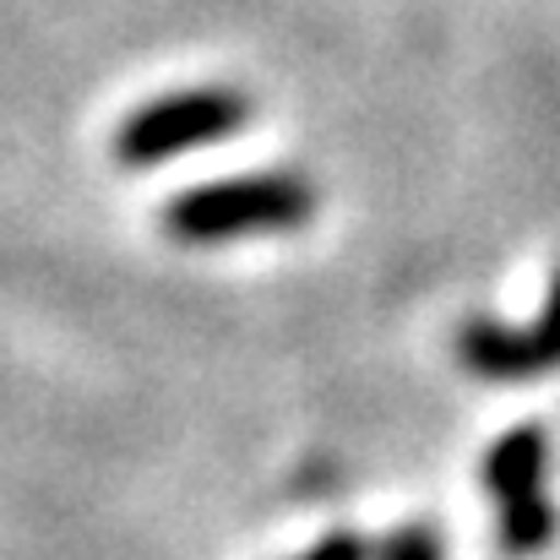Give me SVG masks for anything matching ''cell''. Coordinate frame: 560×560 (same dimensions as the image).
<instances>
[{
	"label": "cell",
	"instance_id": "cell-6",
	"mask_svg": "<svg viewBox=\"0 0 560 560\" xmlns=\"http://www.w3.org/2000/svg\"><path fill=\"white\" fill-rule=\"evenodd\" d=\"M375 560H446V545H441V534L435 528H424V523H413V528H397Z\"/></svg>",
	"mask_w": 560,
	"mask_h": 560
},
{
	"label": "cell",
	"instance_id": "cell-1",
	"mask_svg": "<svg viewBox=\"0 0 560 560\" xmlns=\"http://www.w3.org/2000/svg\"><path fill=\"white\" fill-rule=\"evenodd\" d=\"M322 207L305 175L272 170V175H234L207 180L164 201V234L180 245H229L250 234H294Z\"/></svg>",
	"mask_w": 560,
	"mask_h": 560
},
{
	"label": "cell",
	"instance_id": "cell-3",
	"mask_svg": "<svg viewBox=\"0 0 560 560\" xmlns=\"http://www.w3.org/2000/svg\"><path fill=\"white\" fill-rule=\"evenodd\" d=\"M457 349V365L479 381H539V375L560 371V267L550 278V294H545V311L534 316V327H506V322H490V316H468L452 338Z\"/></svg>",
	"mask_w": 560,
	"mask_h": 560
},
{
	"label": "cell",
	"instance_id": "cell-5",
	"mask_svg": "<svg viewBox=\"0 0 560 560\" xmlns=\"http://www.w3.org/2000/svg\"><path fill=\"white\" fill-rule=\"evenodd\" d=\"M556 539H560V506L550 495H528V501L495 506V545H501V556L512 560L545 556Z\"/></svg>",
	"mask_w": 560,
	"mask_h": 560
},
{
	"label": "cell",
	"instance_id": "cell-4",
	"mask_svg": "<svg viewBox=\"0 0 560 560\" xmlns=\"http://www.w3.org/2000/svg\"><path fill=\"white\" fill-rule=\"evenodd\" d=\"M545 479H550V435L545 424H517L506 430L485 463H479V485L495 506H512V501H528V495H545Z\"/></svg>",
	"mask_w": 560,
	"mask_h": 560
},
{
	"label": "cell",
	"instance_id": "cell-2",
	"mask_svg": "<svg viewBox=\"0 0 560 560\" xmlns=\"http://www.w3.org/2000/svg\"><path fill=\"white\" fill-rule=\"evenodd\" d=\"M245 126H250V98L240 88H180V93H164L120 120L115 164L153 170V164H170L180 153L212 148Z\"/></svg>",
	"mask_w": 560,
	"mask_h": 560
},
{
	"label": "cell",
	"instance_id": "cell-7",
	"mask_svg": "<svg viewBox=\"0 0 560 560\" xmlns=\"http://www.w3.org/2000/svg\"><path fill=\"white\" fill-rule=\"evenodd\" d=\"M294 560H375V545L365 534H354V528H332L327 539H316L305 556Z\"/></svg>",
	"mask_w": 560,
	"mask_h": 560
}]
</instances>
